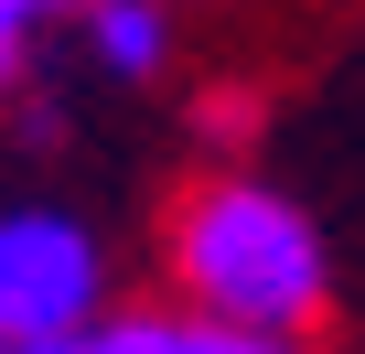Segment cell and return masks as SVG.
Returning <instances> with one entry per match:
<instances>
[{"label": "cell", "instance_id": "obj_1", "mask_svg": "<svg viewBox=\"0 0 365 354\" xmlns=\"http://www.w3.org/2000/svg\"><path fill=\"white\" fill-rule=\"evenodd\" d=\"M172 279L194 290L205 322L290 343V333L322 322V226L290 194L247 183V172H215L172 215Z\"/></svg>", "mask_w": 365, "mask_h": 354}, {"label": "cell", "instance_id": "obj_8", "mask_svg": "<svg viewBox=\"0 0 365 354\" xmlns=\"http://www.w3.org/2000/svg\"><path fill=\"white\" fill-rule=\"evenodd\" d=\"M0 354H11V343H0Z\"/></svg>", "mask_w": 365, "mask_h": 354}, {"label": "cell", "instance_id": "obj_3", "mask_svg": "<svg viewBox=\"0 0 365 354\" xmlns=\"http://www.w3.org/2000/svg\"><path fill=\"white\" fill-rule=\"evenodd\" d=\"M86 354H290L279 333H226V322H172V311H118L86 333Z\"/></svg>", "mask_w": 365, "mask_h": 354}, {"label": "cell", "instance_id": "obj_5", "mask_svg": "<svg viewBox=\"0 0 365 354\" xmlns=\"http://www.w3.org/2000/svg\"><path fill=\"white\" fill-rule=\"evenodd\" d=\"M194 129H205V140H247V129H258V108H247V86H215V97L194 108Z\"/></svg>", "mask_w": 365, "mask_h": 354}, {"label": "cell", "instance_id": "obj_2", "mask_svg": "<svg viewBox=\"0 0 365 354\" xmlns=\"http://www.w3.org/2000/svg\"><path fill=\"white\" fill-rule=\"evenodd\" d=\"M97 236L76 215H0V343H76L97 333Z\"/></svg>", "mask_w": 365, "mask_h": 354}, {"label": "cell", "instance_id": "obj_4", "mask_svg": "<svg viewBox=\"0 0 365 354\" xmlns=\"http://www.w3.org/2000/svg\"><path fill=\"white\" fill-rule=\"evenodd\" d=\"M86 54H97L108 76H161L172 11H161V0H86Z\"/></svg>", "mask_w": 365, "mask_h": 354}, {"label": "cell", "instance_id": "obj_7", "mask_svg": "<svg viewBox=\"0 0 365 354\" xmlns=\"http://www.w3.org/2000/svg\"><path fill=\"white\" fill-rule=\"evenodd\" d=\"M22 11H86V0H22Z\"/></svg>", "mask_w": 365, "mask_h": 354}, {"label": "cell", "instance_id": "obj_6", "mask_svg": "<svg viewBox=\"0 0 365 354\" xmlns=\"http://www.w3.org/2000/svg\"><path fill=\"white\" fill-rule=\"evenodd\" d=\"M22 22H33V11H22V0H0V86H11V76H22Z\"/></svg>", "mask_w": 365, "mask_h": 354}]
</instances>
